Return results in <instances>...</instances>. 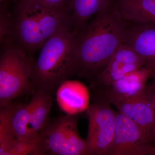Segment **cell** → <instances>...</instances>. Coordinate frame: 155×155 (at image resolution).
Masks as SVG:
<instances>
[{
  "label": "cell",
  "mask_w": 155,
  "mask_h": 155,
  "mask_svg": "<svg viewBox=\"0 0 155 155\" xmlns=\"http://www.w3.org/2000/svg\"><path fill=\"white\" fill-rule=\"evenodd\" d=\"M151 133L120 112H116L114 139L107 155H149Z\"/></svg>",
  "instance_id": "7"
},
{
  "label": "cell",
  "mask_w": 155,
  "mask_h": 155,
  "mask_svg": "<svg viewBox=\"0 0 155 155\" xmlns=\"http://www.w3.org/2000/svg\"><path fill=\"white\" fill-rule=\"evenodd\" d=\"M123 20V43L142 57L146 66L155 68V22Z\"/></svg>",
  "instance_id": "9"
},
{
  "label": "cell",
  "mask_w": 155,
  "mask_h": 155,
  "mask_svg": "<svg viewBox=\"0 0 155 155\" xmlns=\"http://www.w3.org/2000/svg\"><path fill=\"white\" fill-rule=\"evenodd\" d=\"M149 155H155V148L153 147H152L150 149Z\"/></svg>",
  "instance_id": "20"
},
{
  "label": "cell",
  "mask_w": 155,
  "mask_h": 155,
  "mask_svg": "<svg viewBox=\"0 0 155 155\" xmlns=\"http://www.w3.org/2000/svg\"><path fill=\"white\" fill-rule=\"evenodd\" d=\"M48 5L54 6H61L67 5L69 0H41Z\"/></svg>",
  "instance_id": "18"
},
{
  "label": "cell",
  "mask_w": 155,
  "mask_h": 155,
  "mask_svg": "<svg viewBox=\"0 0 155 155\" xmlns=\"http://www.w3.org/2000/svg\"><path fill=\"white\" fill-rule=\"evenodd\" d=\"M57 101L63 111L70 115H77L87 110L89 94L83 84L77 81L67 80L57 91Z\"/></svg>",
  "instance_id": "12"
},
{
  "label": "cell",
  "mask_w": 155,
  "mask_h": 155,
  "mask_svg": "<svg viewBox=\"0 0 155 155\" xmlns=\"http://www.w3.org/2000/svg\"><path fill=\"white\" fill-rule=\"evenodd\" d=\"M146 65L144 59L127 45L118 48L104 70L91 81L93 90L110 86L125 75Z\"/></svg>",
  "instance_id": "8"
},
{
  "label": "cell",
  "mask_w": 155,
  "mask_h": 155,
  "mask_svg": "<svg viewBox=\"0 0 155 155\" xmlns=\"http://www.w3.org/2000/svg\"><path fill=\"white\" fill-rule=\"evenodd\" d=\"M0 58V108L32 90L35 60L10 40L3 44Z\"/></svg>",
  "instance_id": "4"
},
{
  "label": "cell",
  "mask_w": 155,
  "mask_h": 155,
  "mask_svg": "<svg viewBox=\"0 0 155 155\" xmlns=\"http://www.w3.org/2000/svg\"><path fill=\"white\" fill-rule=\"evenodd\" d=\"M112 0H69L74 31L78 33L98 12L107 7Z\"/></svg>",
  "instance_id": "15"
},
{
  "label": "cell",
  "mask_w": 155,
  "mask_h": 155,
  "mask_svg": "<svg viewBox=\"0 0 155 155\" xmlns=\"http://www.w3.org/2000/svg\"><path fill=\"white\" fill-rule=\"evenodd\" d=\"M36 140H21L16 139L4 155H32Z\"/></svg>",
  "instance_id": "17"
},
{
  "label": "cell",
  "mask_w": 155,
  "mask_h": 155,
  "mask_svg": "<svg viewBox=\"0 0 155 155\" xmlns=\"http://www.w3.org/2000/svg\"><path fill=\"white\" fill-rule=\"evenodd\" d=\"M152 72L149 67H142L128 73L110 86L94 90L95 95L102 98L111 105L130 98L144 89Z\"/></svg>",
  "instance_id": "10"
},
{
  "label": "cell",
  "mask_w": 155,
  "mask_h": 155,
  "mask_svg": "<svg viewBox=\"0 0 155 155\" xmlns=\"http://www.w3.org/2000/svg\"><path fill=\"white\" fill-rule=\"evenodd\" d=\"M120 113L151 133L155 115V87L147 85L137 95L113 104Z\"/></svg>",
  "instance_id": "11"
},
{
  "label": "cell",
  "mask_w": 155,
  "mask_h": 155,
  "mask_svg": "<svg viewBox=\"0 0 155 155\" xmlns=\"http://www.w3.org/2000/svg\"><path fill=\"white\" fill-rule=\"evenodd\" d=\"M77 115L49 120L39 132L32 155H87L86 140L79 135Z\"/></svg>",
  "instance_id": "5"
},
{
  "label": "cell",
  "mask_w": 155,
  "mask_h": 155,
  "mask_svg": "<svg viewBox=\"0 0 155 155\" xmlns=\"http://www.w3.org/2000/svg\"><path fill=\"white\" fill-rule=\"evenodd\" d=\"M3 107L5 109L10 127L16 138L21 140H33L31 139L28 128L30 102L25 104L11 103Z\"/></svg>",
  "instance_id": "16"
},
{
  "label": "cell",
  "mask_w": 155,
  "mask_h": 155,
  "mask_svg": "<svg viewBox=\"0 0 155 155\" xmlns=\"http://www.w3.org/2000/svg\"><path fill=\"white\" fill-rule=\"evenodd\" d=\"M124 20L113 0L77 34L75 75L92 81L123 44Z\"/></svg>",
  "instance_id": "1"
},
{
  "label": "cell",
  "mask_w": 155,
  "mask_h": 155,
  "mask_svg": "<svg viewBox=\"0 0 155 155\" xmlns=\"http://www.w3.org/2000/svg\"><path fill=\"white\" fill-rule=\"evenodd\" d=\"M86 111L88 120L87 155H107L115 133L116 112L110 103L96 95Z\"/></svg>",
  "instance_id": "6"
},
{
  "label": "cell",
  "mask_w": 155,
  "mask_h": 155,
  "mask_svg": "<svg viewBox=\"0 0 155 155\" xmlns=\"http://www.w3.org/2000/svg\"><path fill=\"white\" fill-rule=\"evenodd\" d=\"M122 19L155 22V0H113Z\"/></svg>",
  "instance_id": "14"
},
{
  "label": "cell",
  "mask_w": 155,
  "mask_h": 155,
  "mask_svg": "<svg viewBox=\"0 0 155 155\" xmlns=\"http://www.w3.org/2000/svg\"><path fill=\"white\" fill-rule=\"evenodd\" d=\"M30 122L28 128L31 140H35L38 134L47 124L52 106V94L42 91L33 90L30 101Z\"/></svg>",
  "instance_id": "13"
},
{
  "label": "cell",
  "mask_w": 155,
  "mask_h": 155,
  "mask_svg": "<svg viewBox=\"0 0 155 155\" xmlns=\"http://www.w3.org/2000/svg\"><path fill=\"white\" fill-rule=\"evenodd\" d=\"M152 74L151 76H152L154 78V86L155 87V68H152Z\"/></svg>",
  "instance_id": "21"
},
{
  "label": "cell",
  "mask_w": 155,
  "mask_h": 155,
  "mask_svg": "<svg viewBox=\"0 0 155 155\" xmlns=\"http://www.w3.org/2000/svg\"><path fill=\"white\" fill-rule=\"evenodd\" d=\"M151 137L153 147L155 148V115L153 125L151 130Z\"/></svg>",
  "instance_id": "19"
},
{
  "label": "cell",
  "mask_w": 155,
  "mask_h": 155,
  "mask_svg": "<svg viewBox=\"0 0 155 155\" xmlns=\"http://www.w3.org/2000/svg\"><path fill=\"white\" fill-rule=\"evenodd\" d=\"M76 45L77 34L71 29L60 31L46 42L34 62L32 90L52 94L75 75Z\"/></svg>",
  "instance_id": "3"
},
{
  "label": "cell",
  "mask_w": 155,
  "mask_h": 155,
  "mask_svg": "<svg viewBox=\"0 0 155 155\" xmlns=\"http://www.w3.org/2000/svg\"><path fill=\"white\" fill-rule=\"evenodd\" d=\"M64 29L74 31L69 2L54 6L41 0H17L11 15L8 39L31 56Z\"/></svg>",
  "instance_id": "2"
}]
</instances>
